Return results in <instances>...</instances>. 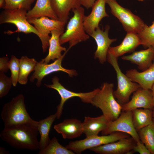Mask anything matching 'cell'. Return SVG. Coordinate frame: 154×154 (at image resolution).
<instances>
[{"mask_svg": "<svg viewBox=\"0 0 154 154\" xmlns=\"http://www.w3.org/2000/svg\"><path fill=\"white\" fill-rule=\"evenodd\" d=\"M38 132L35 125L20 124L4 128L0 133V137L15 149L36 150L39 149Z\"/></svg>", "mask_w": 154, "mask_h": 154, "instance_id": "obj_1", "label": "cell"}, {"mask_svg": "<svg viewBox=\"0 0 154 154\" xmlns=\"http://www.w3.org/2000/svg\"><path fill=\"white\" fill-rule=\"evenodd\" d=\"M1 116L4 124V128L23 123L37 125V121L33 119L26 108L23 95L20 94L3 106Z\"/></svg>", "mask_w": 154, "mask_h": 154, "instance_id": "obj_2", "label": "cell"}, {"mask_svg": "<svg viewBox=\"0 0 154 154\" xmlns=\"http://www.w3.org/2000/svg\"><path fill=\"white\" fill-rule=\"evenodd\" d=\"M113 83H104L92 100L91 104L102 111L109 122L113 121L119 116L122 106L114 95Z\"/></svg>", "mask_w": 154, "mask_h": 154, "instance_id": "obj_3", "label": "cell"}, {"mask_svg": "<svg viewBox=\"0 0 154 154\" xmlns=\"http://www.w3.org/2000/svg\"><path fill=\"white\" fill-rule=\"evenodd\" d=\"M71 11L73 16L68 22L65 31L60 37L61 45L68 42L70 48L79 42L86 41L89 38L84 26V8L81 6Z\"/></svg>", "mask_w": 154, "mask_h": 154, "instance_id": "obj_4", "label": "cell"}, {"mask_svg": "<svg viewBox=\"0 0 154 154\" xmlns=\"http://www.w3.org/2000/svg\"><path fill=\"white\" fill-rule=\"evenodd\" d=\"M117 58L108 53L107 60L116 71L117 82V89L114 91V95L117 102L122 105L129 101L131 94L140 87L137 83L131 81L120 69Z\"/></svg>", "mask_w": 154, "mask_h": 154, "instance_id": "obj_5", "label": "cell"}, {"mask_svg": "<svg viewBox=\"0 0 154 154\" xmlns=\"http://www.w3.org/2000/svg\"><path fill=\"white\" fill-rule=\"evenodd\" d=\"M106 3L110 7L111 13L118 19L127 33L138 34L145 27L146 24L139 17L121 6L116 0H106Z\"/></svg>", "mask_w": 154, "mask_h": 154, "instance_id": "obj_6", "label": "cell"}, {"mask_svg": "<svg viewBox=\"0 0 154 154\" xmlns=\"http://www.w3.org/2000/svg\"><path fill=\"white\" fill-rule=\"evenodd\" d=\"M28 11L24 9H4L0 15V24L9 23L17 28L15 31H8L5 33L11 35L16 33L22 32L27 34L33 33L38 37L39 34L34 27L28 22L27 17Z\"/></svg>", "mask_w": 154, "mask_h": 154, "instance_id": "obj_7", "label": "cell"}, {"mask_svg": "<svg viewBox=\"0 0 154 154\" xmlns=\"http://www.w3.org/2000/svg\"><path fill=\"white\" fill-rule=\"evenodd\" d=\"M131 137L128 134L116 132L108 135L91 136L84 139L70 141L66 147L74 153L80 154L87 149L116 141L122 138Z\"/></svg>", "mask_w": 154, "mask_h": 154, "instance_id": "obj_8", "label": "cell"}, {"mask_svg": "<svg viewBox=\"0 0 154 154\" xmlns=\"http://www.w3.org/2000/svg\"><path fill=\"white\" fill-rule=\"evenodd\" d=\"M52 82V84L44 85L48 88L56 90L60 96V102L57 107V110L55 113L57 119L60 117L62 114L64 104L67 100L73 97H78L83 102L91 104L93 98L99 90V88H98L89 92L76 93L65 88L60 83L59 79L57 76L54 77Z\"/></svg>", "mask_w": 154, "mask_h": 154, "instance_id": "obj_9", "label": "cell"}, {"mask_svg": "<svg viewBox=\"0 0 154 154\" xmlns=\"http://www.w3.org/2000/svg\"><path fill=\"white\" fill-rule=\"evenodd\" d=\"M29 23L33 24L39 34L38 37L42 44L43 52H45L49 46L50 38L49 34L54 30L64 28L65 23L58 20H54L46 17L28 19Z\"/></svg>", "mask_w": 154, "mask_h": 154, "instance_id": "obj_10", "label": "cell"}, {"mask_svg": "<svg viewBox=\"0 0 154 154\" xmlns=\"http://www.w3.org/2000/svg\"><path fill=\"white\" fill-rule=\"evenodd\" d=\"M116 132L127 133L136 142L141 141L137 131L133 124L131 111H122L116 119L108 122L106 128L101 132L102 135H104Z\"/></svg>", "mask_w": 154, "mask_h": 154, "instance_id": "obj_11", "label": "cell"}, {"mask_svg": "<svg viewBox=\"0 0 154 154\" xmlns=\"http://www.w3.org/2000/svg\"><path fill=\"white\" fill-rule=\"evenodd\" d=\"M70 49L69 48L60 58L55 60L52 63L45 64L41 61L37 62L35 71L30 78V82H33L36 79V85L37 86L39 87L41 86L42 79L45 76L55 72L62 71L67 73L71 77L77 75L76 70L65 68L62 66V61Z\"/></svg>", "mask_w": 154, "mask_h": 154, "instance_id": "obj_12", "label": "cell"}, {"mask_svg": "<svg viewBox=\"0 0 154 154\" xmlns=\"http://www.w3.org/2000/svg\"><path fill=\"white\" fill-rule=\"evenodd\" d=\"M110 29L108 25H106L104 30L99 27L90 35L95 40L97 47L94 53L95 59H98L101 64H103L107 60L108 51L111 44L116 41L115 38H110L108 36Z\"/></svg>", "mask_w": 154, "mask_h": 154, "instance_id": "obj_13", "label": "cell"}, {"mask_svg": "<svg viewBox=\"0 0 154 154\" xmlns=\"http://www.w3.org/2000/svg\"><path fill=\"white\" fill-rule=\"evenodd\" d=\"M131 100L121 105L122 111L143 108L153 110L154 107L151 90L140 87L133 93Z\"/></svg>", "mask_w": 154, "mask_h": 154, "instance_id": "obj_14", "label": "cell"}, {"mask_svg": "<svg viewBox=\"0 0 154 154\" xmlns=\"http://www.w3.org/2000/svg\"><path fill=\"white\" fill-rule=\"evenodd\" d=\"M137 142L131 137L89 149L100 154H127L133 150Z\"/></svg>", "mask_w": 154, "mask_h": 154, "instance_id": "obj_15", "label": "cell"}, {"mask_svg": "<svg viewBox=\"0 0 154 154\" xmlns=\"http://www.w3.org/2000/svg\"><path fill=\"white\" fill-rule=\"evenodd\" d=\"M106 0H97L92 7L90 13L84 16L83 24L86 33L89 36L99 27V25L104 18L109 17L105 9Z\"/></svg>", "mask_w": 154, "mask_h": 154, "instance_id": "obj_16", "label": "cell"}, {"mask_svg": "<svg viewBox=\"0 0 154 154\" xmlns=\"http://www.w3.org/2000/svg\"><path fill=\"white\" fill-rule=\"evenodd\" d=\"M54 128L61 134L64 139L77 138L83 133L82 123L75 118L65 119L62 122L55 125Z\"/></svg>", "mask_w": 154, "mask_h": 154, "instance_id": "obj_17", "label": "cell"}, {"mask_svg": "<svg viewBox=\"0 0 154 154\" xmlns=\"http://www.w3.org/2000/svg\"><path fill=\"white\" fill-rule=\"evenodd\" d=\"M121 58L137 65L138 69L143 71L152 65L154 59V49L149 47L145 50L134 52L128 55L123 56Z\"/></svg>", "mask_w": 154, "mask_h": 154, "instance_id": "obj_18", "label": "cell"}, {"mask_svg": "<svg viewBox=\"0 0 154 154\" xmlns=\"http://www.w3.org/2000/svg\"><path fill=\"white\" fill-rule=\"evenodd\" d=\"M140 45L141 43L137 33H127L121 43L116 46L110 47L108 52L118 58L125 53L133 52Z\"/></svg>", "mask_w": 154, "mask_h": 154, "instance_id": "obj_19", "label": "cell"}, {"mask_svg": "<svg viewBox=\"0 0 154 154\" xmlns=\"http://www.w3.org/2000/svg\"><path fill=\"white\" fill-rule=\"evenodd\" d=\"M125 74L141 88L151 90L154 84V59L152 65L145 70L140 72L135 69H131L127 70Z\"/></svg>", "mask_w": 154, "mask_h": 154, "instance_id": "obj_20", "label": "cell"}, {"mask_svg": "<svg viewBox=\"0 0 154 154\" xmlns=\"http://www.w3.org/2000/svg\"><path fill=\"white\" fill-rule=\"evenodd\" d=\"M52 7L58 20L66 24L70 12L81 6L80 0H50Z\"/></svg>", "mask_w": 154, "mask_h": 154, "instance_id": "obj_21", "label": "cell"}, {"mask_svg": "<svg viewBox=\"0 0 154 154\" xmlns=\"http://www.w3.org/2000/svg\"><path fill=\"white\" fill-rule=\"evenodd\" d=\"M64 28L54 30L51 31V36L49 40L48 53L47 55L41 61L48 64L51 60H55L60 58L62 55V51H66V48L62 46L60 42V37L64 32Z\"/></svg>", "mask_w": 154, "mask_h": 154, "instance_id": "obj_22", "label": "cell"}, {"mask_svg": "<svg viewBox=\"0 0 154 154\" xmlns=\"http://www.w3.org/2000/svg\"><path fill=\"white\" fill-rule=\"evenodd\" d=\"M108 122L103 114L97 117L85 116L82 123L83 133L86 137L98 135L105 129Z\"/></svg>", "mask_w": 154, "mask_h": 154, "instance_id": "obj_23", "label": "cell"}, {"mask_svg": "<svg viewBox=\"0 0 154 154\" xmlns=\"http://www.w3.org/2000/svg\"><path fill=\"white\" fill-rule=\"evenodd\" d=\"M42 17L58 20L52 7L50 0H36L34 6L27 12V19Z\"/></svg>", "mask_w": 154, "mask_h": 154, "instance_id": "obj_24", "label": "cell"}, {"mask_svg": "<svg viewBox=\"0 0 154 154\" xmlns=\"http://www.w3.org/2000/svg\"><path fill=\"white\" fill-rule=\"evenodd\" d=\"M56 118V115L55 113L38 121L37 128L40 135V140L39 141V149L40 150L45 148L48 144L50 140L49 137L50 131Z\"/></svg>", "mask_w": 154, "mask_h": 154, "instance_id": "obj_25", "label": "cell"}, {"mask_svg": "<svg viewBox=\"0 0 154 154\" xmlns=\"http://www.w3.org/2000/svg\"><path fill=\"white\" fill-rule=\"evenodd\" d=\"M131 111L133 124L137 131L153 121L152 110L137 108Z\"/></svg>", "mask_w": 154, "mask_h": 154, "instance_id": "obj_26", "label": "cell"}, {"mask_svg": "<svg viewBox=\"0 0 154 154\" xmlns=\"http://www.w3.org/2000/svg\"><path fill=\"white\" fill-rule=\"evenodd\" d=\"M37 62L34 58H30L27 56H23L20 59L19 73L18 82L21 84H25L28 81L30 73L35 70Z\"/></svg>", "mask_w": 154, "mask_h": 154, "instance_id": "obj_27", "label": "cell"}, {"mask_svg": "<svg viewBox=\"0 0 154 154\" xmlns=\"http://www.w3.org/2000/svg\"><path fill=\"white\" fill-rule=\"evenodd\" d=\"M141 141L151 154H154V122L137 131Z\"/></svg>", "mask_w": 154, "mask_h": 154, "instance_id": "obj_28", "label": "cell"}, {"mask_svg": "<svg viewBox=\"0 0 154 154\" xmlns=\"http://www.w3.org/2000/svg\"><path fill=\"white\" fill-rule=\"evenodd\" d=\"M39 154H74L72 151L62 146L55 137H54L47 146L42 150H40Z\"/></svg>", "mask_w": 154, "mask_h": 154, "instance_id": "obj_29", "label": "cell"}, {"mask_svg": "<svg viewBox=\"0 0 154 154\" xmlns=\"http://www.w3.org/2000/svg\"><path fill=\"white\" fill-rule=\"evenodd\" d=\"M144 48L152 47L154 49V20L152 24L148 26L146 24L143 29L138 34Z\"/></svg>", "mask_w": 154, "mask_h": 154, "instance_id": "obj_30", "label": "cell"}, {"mask_svg": "<svg viewBox=\"0 0 154 154\" xmlns=\"http://www.w3.org/2000/svg\"><path fill=\"white\" fill-rule=\"evenodd\" d=\"M35 0H5L4 9H24L28 11L31 9L32 5Z\"/></svg>", "mask_w": 154, "mask_h": 154, "instance_id": "obj_31", "label": "cell"}, {"mask_svg": "<svg viewBox=\"0 0 154 154\" xmlns=\"http://www.w3.org/2000/svg\"><path fill=\"white\" fill-rule=\"evenodd\" d=\"M19 62L20 59L17 58L13 55L11 56L9 61V67L11 72V77L14 86H15L18 82L20 69Z\"/></svg>", "mask_w": 154, "mask_h": 154, "instance_id": "obj_32", "label": "cell"}, {"mask_svg": "<svg viewBox=\"0 0 154 154\" xmlns=\"http://www.w3.org/2000/svg\"><path fill=\"white\" fill-rule=\"evenodd\" d=\"M12 84L11 78L4 73L0 72V97L6 96L9 91Z\"/></svg>", "mask_w": 154, "mask_h": 154, "instance_id": "obj_33", "label": "cell"}, {"mask_svg": "<svg viewBox=\"0 0 154 154\" xmlns=\"http://www.w3.org/2000/svg\"><path fill=\"white\" fill-rule=\"evenodd\" d=\"M133 150L134 152H138L140 154H151L149 150L141 141L137 142Z\"/></svg>", "mask_w": 154, "mask_h": 154, "instance_id": "obj_34", "label": "cell"}, {"mask_svg": "<svg viewBox=\"0 0 154 154\" xmlns=\"http://www.w3.org/2000/svg\"><path fill=\"white\" fill-rule=\"evenodd\" d=\"M9 58L7 56L3 57L0 58V72H6L8 70Z\"/></svg>", "mask_w": 154, "mask_h": 154, "instance_id": "obj_35", "label": "cell"}, {"mask_svg": "<svg viewBox=\"0 0 154 154\" xmlns=\"http://www.w3.org/2000/svg\"><path fill=\"white\" fill-rule=\"evenodd\" d=\"M97 0H80L81 6L87 9L92 8Z\"/></svg>", "mask_w": 154, "mask_h": 154, "instance_id": "obj_36", "label": "cell"}, {"mask_svg": "<svg viewBox=\"0 0 154 154\" xmlns=\"http://www.w3.org/2000/svg\"><path fill=\"white\" fill-rule=\"evenodd\" d=\"M5 5V0H0V8L4 9Z\"/></svg>", "mask_w": 154, "mask_h": 154, "instance_id": "obj_37", "label": "cell"}, {"mask_svg": "<svg viewBox=\"0 0 154 154\" xmlns=\"http://www.w3.org/2000/svg\"><path fill=\"white\" fill-rule=\"evenodd\" d=\"M151 90L152 93L153 100L154 103V84L152 86Z\"/></svg>", "mask_w": 154, "mask_h": 154, "instance_id": "obj_38", "label": "cell"}, {"mask_svg": "<svg viewBox=\"0 0 154 154\" xmlns=\"http://www.w3.org/2000/svg\"><path fill=\"white\" fill-rule=\"evenodd\" d=\"M152 117L154 119V107L152 110Z\"/></svg>", "mask_w": 154, "mask_h": 154, "instance_id": "obj_39", "label": "cell"}, {"mask_svg": "<svg viewBox=\"0 0 154 154\" xmlns=\"http://www.w3.org/2000/svg\"><path fill=\"white\" fill-rule=\"evenodd\" d=\"M138 1H142L144 0H137Z\"/></svg>", "mask_w": 154, "mask_h": 154, "instance_id": "obj_40", "label": "cell"}, {"mask_svg": "<svg viewBox=\"0 0 154 154\" xmlns=\"http://www.w3.org/2000/svg\"><path fill=\"white\" fill-rule=\"evenodd\" d=\"M153 121L154 122V119L153 118Z\"/></svg>", "mask_w": 154, "mask_h": 154, "instance_id": "obj_41", "label": "cell"}]
</instances>
